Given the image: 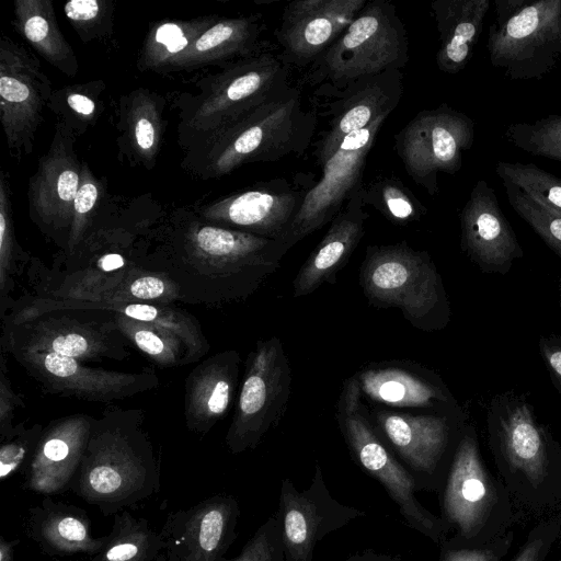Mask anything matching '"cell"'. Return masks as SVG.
<instances>
[{"label": "cell", "mask_w": 561, "mask_h": 561, "mask_svg": "<svg viewBox=\"0 0 561 561\" xmlns=\"http://www.w3.org/2000/svg\"><path fill=\"white\" fill-rule=\"evenodd\" d=\"M288 251L278 240L218 227L194 210H182L171 218L157 247L135 244L134 259L173 282L183 301L214 305L251 296Z\"/></svg>", "instance_id": "1"}, {"label": "cell", "mask_w": 561, "mask_h": 561, "mask_svg": "<svg viewBox=\"0 0 561 561\" xmlns=\"http://www.w3.org/2000/svg\"><path fill=\"white\" fill-rule=\"evenodd\" d=\"M69 489L106 516L159 492V463L141 410L114 409L93 420Z\"/></svg>", "instance_id": "2"}, {"label": "cell", "mask_w": 561, "mask_h": 561, "mask_svg": "<svg viewBox=\"0 0 561 561\" xmlns=\"http://www.w3.org/2000/svg\"><path fill=\"white\" fill-rule=\"evenodd\" d=\"M317 128L297 88L277 94L185 151L181 167L202 180L218 179L253 162L302 156Z\"/></svg>", "instance_id": "3"}, {"label": "cell", "mask_w": 561, "mask_h": 561, "mask_svg": "<svg viewBox=\"0 0 561 561\" xmlns=\"http://www.w3.org/2000/svg\"><path fill=\"white\" fill-rule=\"evenodd\" d=\"M486 431L500 479L514 501L535 512L561 502V444L524 396H494Z\"/></svg>", "instance_id": "4"}, {"label": "cell", "mask_w": 561, "mask_h": 561, "mask_svg": "<svg viewBox=\"0 0 561 561\" xmlns=\"http://www.w3.org/2000/svg\"><path fill=\"white\" fill-rule=\"evenodd\" d=\"M289 88L283 61L270 53L201 78L197 92L182 93L176 103L180 146L186 151Z\"/></svg>", "instance_id": "5"}, {"label": "cell", "mask_w": 561, "mask_h": 561, "mask_svg": "<svg viewBox=\"0 0 561 561\" xmlns=\"http://www.w3.org/2000/svg\"><path fill=\"white\" fill-rule=\"evenodd\" d=\"M442 518L454 546L477 547L506 534L514 520L513 499L486 467L476 428L463 427L451 456L442 499Z\"/></svg>", "instance_id": "6"}, {"label": "cell", "mask_w": 561, "mask_h": 561, "mask_svg": "<svg viewBox=\"0 0 561 561\" xmlns=\"http://www.w3.org/2000/svg\"><path fill=\"white\" fill-rule=\"evenodd\" d=\"M359 284L370 305L399 308L415 329L437 331L450 321L449 300L435 263L426 251L405 241L368 245Z\"/></svg>", "instance_id": "7"}, {"label": "cell", "mask_w": 561, "mask_h": 561, "mask_svg": "<svg viewBox=\"0 0 561 561\" xmlns=\"http://www.w3.org/2000/svg\"><path fill=\"white\" fill-rule=\"evenodd\" d=\"M408 61L407 31L394 4L367 0L350 26L311 65L309 80L336 91L365 76L401 70Z\"/></svg>", "instance_id": "8"}, {"label": "cell", "mask_w": 561, "mask_h": 561, "mask_svg": "<svg viewBox=\"0 0 561 561\" xmlns=\"http://www.w3.org/2000/svg\"><path fill=\"white\" fill-rule=\"evenodd\" d=\"M95 310H33L21 307L4 322L2 346L8 352L54 353L78 360L125 359L128 340L114 313L94 318Z\"/></svg>", "instance_id": "9"}, {"label": "cell", "mask_w": 561, "mask_h": 561, "mask_svg": "<svg viewBox=\"0 0 561 561\" xmlns=\"http://www.w3.org/2000/svg\"><path fill=\"white\" fill-rule=\"evenodd\" d=\"M360 393L358 380L352 376L344 381L336 404V421L353 458L385 488L408 526L442 546L448 540V525L420 503L415 480L373 430Z\"/></svg>", "instance_id": "10"}, {"label": "cell", "mask_w": 561, "mask_h": 561, "mask_svg": "<svg viewBox=\"0 0 561 561\" xmlns=\"http://www.w3.org/2000/svg\"><path fill=\"white\" fill-rule=\"evenodd\" d=\"M291 369L277 336L259 341L245 362L232 422L225 443L232 454L257 447L285 414L290 394Z\"/></svg>", "instance_id": "11"}, {"label": "cell", "mask_w": 561, "mask_h": 561, "mask_svg": "<svg viewBox=\"0 0 561 561\" xmlns=\"http://www.w3.org/2000/svg\"><path fill=\"white\" fill-rule=\"evenodd\" d=\"M486 49L507 79L541 80L561 62V0H529L504 24H491Z\"/></svg>", "instance_id": "12"}, {"label": "cell", "mask_w": 561, "mask_h": 561, "mask_svg": "<svg viewBox=\"0 0 561 561\" xmlns=\"http://www.w3.org/2000/svg\"><path fill=\"white\" fill-rule=\"evenodd\" d=\"M476 123L446 103L419 112L394 135V148L411 179L434 196L438 173L456 174L474 142Z\"/></svg>", "instance_id": "13"}, {"label": "cell", "mask_w": 561, "mask_h": 561, "mask_svg": "<svg viewBox=\"0 0 561 561\" xmlns=\"http://www.w3.org/2000/svg\"><path fill=\"white\" fill-rule=\"evenodd\" d=\"M35 55L7 35L0 39V121L11 156L32 153L53 94Z\"/></svg>", "instance_id": "14"}, {"label": "cell", "mask_w": 561, "mask_h": 561, "mask_svg": "<svg viewBox=\"0 0 561 561\" xmlns=\"http://www.w3.org/2000/svg\"><path fill=\"white\" fill-rule=\"evenodd\" d=\"M387 117L380 116L366 128L347 135L321 167V179L307 190L299 211L280 240L288 250L331 222L364 185L367 157Z\"/></svg>", "instance_id": "15"}, {"label": "cell", "mask_w": 561, "mask_h": 561, "mask_svg": "<svg viewBox=\"0 0 561 561\" xmlns=\"http://www.w3.org/2000/svg\"><path fill=\"white\" fill-rule=\"evenodd\" d=\"M366 514L340 503L325 485L322 469L316 463L309 486L297 490L284 478L275 515L282 536L286 561H313L317 543L352 520Z\"/></svg>", "instance_id": "16"}, {"label": "cell", "mask_w": 561, "mask_h": 561, "mask_svg": "<svg viewBox=\"0 0 561 561\" xmlns=\"http://www.w3.org/2000/svg\"><path fill=\"white\" fill-rule=\"evenodd\" d=\"M76 138L68 129L56 124L49 148L41 157L27 188L32 221L64 250L82 164L75 152Z\"/></svg>", "instance_id": "17"}, {"label": "cell", "mask_w": 561, "mask_h": 561, "mask_svg": "<svg viewBox=\"0 0 561 561\" xmlns=\"http://www.w3.org/2000/svg\"><path fill=\"white\" fill-rule=\"evenodd\" d=\"M13 357L50 392L80 400H123L159 385L152 370L121 373L93 368L54 353L11 351Z\"/></svg>", "instance_id": "18"}, {"label": "cell", "mask_w": 561, "mask_h": 561, "mask_svg": "<svg viewBox=\"0 0 561 561\" xmlns=\"http://www.w3.org/2000/svg\"><path fill=\"white\" fill-rule=\"evenodd\" d=\"M306 192L285 179H275L217 198L194 211L208 224L280 241Z\"/></svg>", "instance_id": "19"}, {"label": "cell", "mask_w": 561, "mask_h": 561, "mask_svg": "<svg viewBox=\"0 0 561 561\" xmlns=\"http://www.w3.org/2000/svg\"><path fill=\"white\" fill-rule=\"evenodd\" d=\"M238 501L216 494L167 516L159 531L168 561H221L237 538Z\"/></svg>", "instance_id": "20"}, {"label": "cell", "mask_w": 561, "mask_h": 561, "mask_svg": "<svg viewBox=\"0 0 561 561\" xmlns=\"http://www.w3.org/2000/svg\"><path fill=\"white\" fill-rule=\"evenodd\" d=\"M329 92L334 99L327 105V128L313 151L320 167L333 156L347 135L391 114L403 93V75L399 69L387 70L358 78L341 90Z\"/></svg>", "instance_id": "21"}, {"label": "cell", "mask_w": 561, "mask_h": 561, "mask_svg": "<svg viewBox=\"0 0 561 561\" xmlns=\"http://www.w3.org/2000/svg\"><path fill=\"white\" fill-rule=\"evenodd\" d=\"M367 0H294L275 36L283 64L312 65L350 26Z\"/></svg>", "instance_id": "22"}, {"label": "cell", "mask_w": 561, "mask_h": 561, "mask_svg": "<svg viewBox=\"0 0 561 561\" xmlns=\"http://www.w3.org/2000/svg\"><path fill=\"white\" fill-rule=\"evenodd\" d=\"M460 247L488 274H507L524 250L500 207L495 191L479 180L459 213Z\"/></svg>", "instance_id": "23"}, {"label": "cell", "mask_w": 561, "mask_h": 561, "mask_svg": "<svg viewBox=\"0 0 561 561\" xmlns=\"http://www.w3.org/2000/svg\"><path fill=\"white\" fill-rule=\"evenodd\" d=\"M93 417L75 414L44 427L35 453L24 470V488L44 495L69 489L84 455Z\"/></svg>", "instance_id": "24"}, {"label": "cell", "mask_w": 561, "mask_h": 561, "mask_svg": "<svg viewBox=\"0 0 561 561\" xmlns=\"http://www.w3.org/2000/svg\"><path fill=\"white\" fill-rule=\"evenodd\" d=\"M362 187L330 222L327 233L299 268L293 282L295 298L312 294L324 283H336L337 272L365 234L369 214L365 209Z\"/></svg>", "instance_id": "25"}, {"label": "cell", "mask_w": 561, "mask_h": 561, "mask_svg": "<svg viewBox=\"0 0 561 561\" xmlns=\"http://www.w3.org/2000/svg\"><path fill=\"white\" fill-rule=\"evenodd\" d=\"M375 419L393 449L413 470L430 477L438 472L454 434L447 414L414 415L378 410Z\"/></svg>", "instance_id": "26"}, {"label": "cell", "mask_w": 561, "mask_h": 561, "mask_svg": "<svg viewBox=\"0 0 561 561\" xmlns=\"http://www.w3.org/2000/svg\"><path fill=\"white\" fill-rule=\"evenodd\" d=\"M241 358L237 351L217 353L187 376L184 416L190 431L205 435L227 413L234 398Z\"/></svg>", "instance_id": "27"}, {"label": "cell", "mask_w": 561, "mask_h": 561, "mask_svg": "<svg viewBox=\"0 0 561 561\" xmlns=\"http://www.w3.org/2000/svg\"><path fill=\"white\" fill-rule=\"evenodd\" d=\"M25 531L43 553L55 557L78 553L93 557L104 541V536H93L91 520L84 510L50 497L28 510Z\"/></svg>", "instance_id": "28"}, {"label": "cell", "mask_w": 561, "mask_h": 561, "mask_svg": "<svg viewBox=\"0 0 561 561\" xmlns=\"http://www.w3.org/2000/svg\"><path fill=\"white\" fill-rule=\"evenodd\" d=\"M165 99L145 88L122 95L118 107L119 156L133 165L153 169L167 127Z\"/></svg>", "instance_id": "29"}, {"label": "cell", "mask_w": 561, "mask_h": 561, "mask_svg": "<svg viewBox=\"0 0 561 561\" xmlns=\"http://www.w3.org/2000/svg\"><path fill=\"white\" fill-rule=\"evenodd\" d=\"M261 32L257 15L218 18L161 72L187 71L214 65L224 67L255 55Z\"/></svg>", "instance_id": "30"}, {"label": "cell", "mask_w": 561, "mask_h": 561, "mask_svg": "<svg viewBox=\"0 0 561 561\" xmlns=\"http://www.w3.org/2000/svg\"><path fill=\"white\" fill-rule=\"evenodd\" d=\"M360 391L374 401L394 408L457 410V403L442 379L401 366L367 367L356 374Z\"/></svg>", "instance_id": "31"}, {"label": "cell", "mask_w": 561, "mask_h": 561, "mask_svg": "<svg viewBox=\"0 0 561 561\" xmlns=\"http://www.w3.org/2000/svg\"><path fill=\"white\" fill-rule=\"evenodd\" d=\"M490 0H435L431 3L439 35L436 64L455 75L466 68L482 32Z\"/></svg>", "instance_id": "32"}, {"label": "cell", "mask_w": 561, "mask_h": 561, "mask_svg": "<svg viewBox=\"0 0 561 561\" xmlns=\"http://www.w3.org/2000/svg\"><path fill=\"white\" fill-rule=\"evenodd\" d=\"M23 307L34 310L78 309L103 310L124 314L130 319L146 322L171 331L188 344L197 354L203 356L209 350V344L194 317L190 313L171 307L169 304L158 302H90L70 299H54L39 297Z\"/></svg>", "instance_id": "33"}, {"label": "cell", "mask_w": 561, "mask_h": 561, "mask_svg": "<svg viewBox=\"0 0 561 561\" xmlns=\"http://www.w3.org/2000/svg\"><path fill=\"white\" fill-rule=\"evenodd\" d=\"M16 32L48 64L68 77L79 71L76 54L60 31L51 0H14Z\"/></svg>", "instance_id": "34"}, {"label": "cell", "mask_w": 561, "mask_h": 561, "mask_svg": "<svg viewBox=\"0 0 561 561\" xmlns=\"http://www.w3.org/2000/svg\"><path fill=\"white\" fill-rule=\"evenodd\" d=\"M164 552L160 533L127 511L114 515L108 535L92 561H156Z\"/></svg>", "instance_id": "35"}, {"label": "cell", "mask_w": 561, "mask_h": 561, "mask_svg": "<svg viewBox=\"0 0 561 561\" xmlns=\"http://www.w3.org/2000/svg\"><path fill=\"white\" fill-rule=\"evenodd\" d=\"M218 20L217 15L157 23L148 32L137 59L141 71L161 72L179 54L207 27Z\"/></svg>", "instance_id": "36"}, {"label": "cell", "mask_w": 561, "mask_h": 561, "mask_svg": "<svg viewBox=\"0 0 561 561\" xmlns=\"http://www.w3.org/2000/svg\"><path fill=\"white\" fill-rule=\"evenodd\" d=\"M114 313L115 322L128 340L153 363L176 367L198 360L202 356L171 331Z\"/></svg>", "instance_id": "37"}, {"label": "cell", "mask_w": 561, "mask_h": 561, "mask_svg": "<svg viewBox=\"0 0 561 561\" xmlns=\"http://www.w3.org/2000/svg\"><path fill=\"white\" fill-rule=\"evenodd\" d=\"M103 80L76 83L53 91L48 108L55 114L57 124L76 137L95 125L105 110L102 94Z\"/></svg>", "instance_id": "38"}, {"label": "cell", "mask_w": 561, "mask_h": 561, "mask_svg": "<svg viewBox=\"0 0 561 561\" xmlns=\"http://www.w3.org/2000/svg\"><path fill=\"white\" fill-rule=\"evenodd\" d=\"M362 197L365 206H371L394 225L417 221L426 214V207L396 176H379L364 183Z\"/></svg>", "instance_id": "39"}, {"label": "cell", "mask_w": 561, "mask_h": 561, "mask_svg": "<svg viewBox=\"0 0 561 561\" xmlns=\"http://www.w3.org/2000/svg\"><path fill=\"white\" fill-rule=\"evenodd\" d=\"M495 173L548 210L561 216V179L535 163L497 161Z\"/></svg>", "instance_id": "40"}, {"label": "cell", "mask_w": 561, "mask_h": 561, "mask_svg": "<svg viewBox=\"0 0 561 561\" xmlns=\"http://www.w3.org/2000/svg\"><path fill=\"white\" fill-rule=\"evenodd\" d=\"M105 183L96 178L88 163L82 161L80 183L72 206L71 224L65 249L66 254H72L93 232V221L96 218L100 204L105 197Z\"/></svg>", "instance_id": "41"}, {"label": "cell", "mask_w": 561, "mask_h": 561, "mask_svg": "<svg viewBox=\"0 0 561 561\" xmlns=\"http://www.w3.org/2000/svg\"><path fill=\"white\" fill-rule=\"evenodd\" d=\"M503 135L527 153L561 163V114H549L531 123H512Z\"/></svg>", "instance_id": "42"}, {"label": "cell", "mask_w": 561, "mask_h": 561, "mask_svg": "<svg viewBox=\"0 0 561 561\" xmlns=\"http://www.w3.org/2000/svg\"><path fill=\"white\" fill-rule=\"evenodd\" d=\"M11 183L9 173L0 171V293L1 302L13 287V274L18 262L26 260V254L18 243L12 217Z\"/></svg>", "instance_id": "43"}, {"label": "cell", "mask_w": 561, "mask_h": 561, "mask_svg": "<svg viewBox=\"0 0 561 561\" xmlns=\"http://www.w3.org/2000/svg\"><path fill=\"white\" fill-rule=\"evenodd\" d=\"M114 11L112 0H70L64 4L67 20L83 43L113 33Z\"/></svg>", "instance_id": "44"}, {"label": "cell", "mask_w": 561, "mask_h": 561, "mask_svg": "<svg viewBox=\"0 0 561 561\" xmlns=\"http://www.w3.org/2000/svg\"><path fill=\"white\" fill-rule=\"evenodd\" d=\"M513 210L561 259V216L524 195L518 188L503 183Z\"/></svg>", "instance_id": "45"}, {"label": "cell", "mask_w": 561, "mask_h": 561, "mask_svg": "<svg viewBox=\"0 0 561 561\" xmlns=\"http://www.w3.org/2000/svg\"><path fill=\"white\" fill-rule=\"evenodd\" d=\"M43 430L44 427L39 424L30 427L20 424L0 435V479L2 482L16 472H24L35 453Z\"/></svg>", "instance_id": "46"}, {"label": "cell", "mask_w": 561, "mask_h": 561, "mask_svg": "<svg viewBox=\"0 0 561 561\" xmlns=\"http://www.w3.org/2000/svg\"><path fill=\"white\" fill-rule=\"evenodd\" d=\"M221 561H286L278 522L270 516L245 542L240 553Z\"/></svg>", "instance_id": "47"}, {"label": "cell", "mask_w": 561, "mask_h": 561, "mask_svg": "<svg viewBox=\"0 0 561 561\" xmlns=\"http://www.w3.org/2000/svg\"><path fill=\"white\" fill-rule=\"evenodd\" d=\"M561 536V512L535 525L511 561H546Z\"/></svg>", "instance_id": "48"}, {"label": "cell", "mask_w": 561, "mask_h": 561, "mask_svg": "<svg viewBox=\"0 0 561 561\" xmlns=\"http://www.w3.org/2000/svg\"><path fill=\"white\" fill-rule=\"evenodd\" d=\"M514 542V531L477 547L454 546L447 541L440 546L438 561H502Z\"/></svg>", "instance_id": "49"}, {"label": "cell", "mask_w": 561, "mask_h": 561, "mask_svg": "<svg viewBox=\"0 0 561 561\" xmlns=\"http://www.w3.org/2000/svg\"><path fill=\"white\" fill-rule=\"evenodd\" d=\"M538 347L551 382L561 399V335L541 336Z\"/></svg>", "instance_id": "50"}, {"label": "cell", "mask_w": 561, "mask_h": 561, "mask_svg": "<svg viewBox=\"0 0 561 561\" xmlns=\"http://www.w3.org/2000/svg\"><path fill=\"white\" fill-rule=\"evenodd\" d=\"M20 404H22V400L14 393L10 380L5 377L2 365L0 381V435L13 428V412Z\"/></svg>", "instance_id": "51"}, {"label": "cell", "mask_w": 561, "mask_h": 561, "mask_svg": "<svg viewBox=\"0 0 561 561\" xmlns=\"http://www.w3.org/2000/svg\"><path fill=\"white\" fill-rule=\"evenodd\" d=\"M529 0H494V21L492 24L502 25L518 13Z\"/></svg>", "instance_id": "52"}, {"label": "cell", "mask_w": 561, "mask_h": 561, "mask_svg": "<svg viewBox=\"0 0 561 561\" xmlns=\"http://www.w3.org/2000/svg\"><path fill=\"white\" fill-rule=\"evenodd\" d=\"M346 561H401V559L389 553L366 549L351 554Z\"/></svg>", "instance_id": "53"}, {"label": "cell", "mask_w": 561, "mask_h": 561, "mask_svg": "<svg viewBox=\"0 0 561 561\" xmlns=\"http://www.w3.org/2000/svg\"><path fill=\"white\" fill-rule=\"evenodd\" d=\"M18 542V540L9 541L3 536L0 537V561H15L14 547Z\"/></svg>", "instance_id": "54"}, {"label": "cell", "mask_w": 561, "mask_h": 561, "mask_svg": "<svg viewBox=\"0 0 561 561\" xmlns=\"http://www.w3.org/2000/svg\"><path fill=\"white\" fill-rule=\"evenodd\" d=\"M156 561H168L164 552Z\"/></svg>", "instance_id": "55"}, {"label": "cell", "mask_w": 561, "mask_h": 561, "mask_svg": "<svg viewBox=\"0 0 561 561\" xmlns=\"http://www.w3.org/2000/svg\"><path fill=\"white\" fill-rule=\"evenodd\" d=\"M559 302H560V306H561V282H560V286H559Z\"/></svg>", "instance_id": "56"}, {"label": "cell", "mask_w": 561, "mask_h": 561, "mask_svg": "<svg viewBox=\"0 0 561 561\" xmlns=\"http://www.w3.org/2000/svg\"><path fill=\"white\" fill-rule=\"evenodd\" d=\"M560 539H561V536H560ZM559 561H561V557H560V560H559Z\"/></svg>", "instance_id": "57"}]
</instances>
